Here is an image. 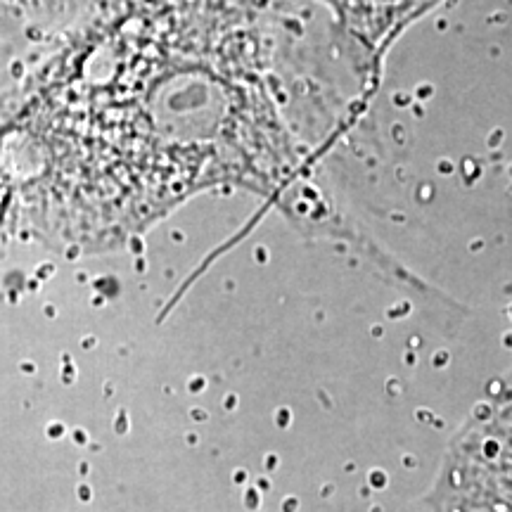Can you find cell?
Returning a JSON list of instances; mask_svg holds the SVG:
<instances>
[]
</instances>
